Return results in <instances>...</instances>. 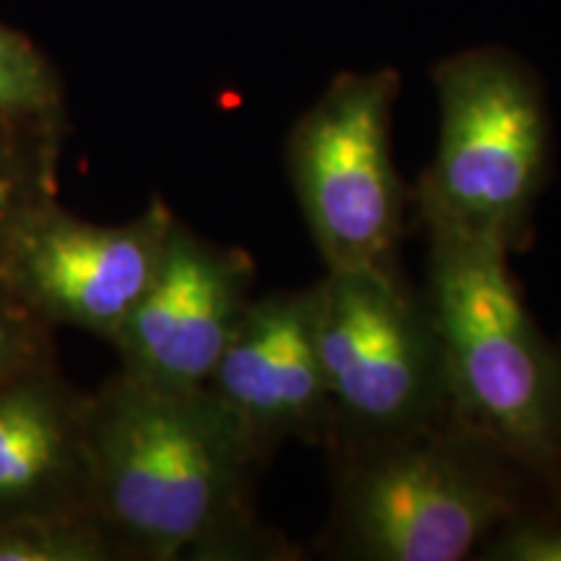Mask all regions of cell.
<instances>
[{"instance_id":"cell-1","label":"cell","mask_w":561,"mask_h":561,"mask_svg":"<svg viewBox=\"0 0 561 561\" xmlns=\"http://www.w3.org/2000/svg\"><path fill=\"white\" fill-rule=\"evenodd\" d=\"M91 510L123 559L219 557L248 538L261 450L208 388L121 371L87 396Z\"/></svg>"},{"instance_id":"cell-2","label":"cell","mask_w":561,"mask_h":561,"mask_svg":"<svg viewBox=\"0 0 561 561\" xmlns=\"http://www.w3.org/2000/svg\"><path fill=\"white\" fill-rule=\"evenodd\" d=\"M430 307L458 432L523 466L561 447V362L512 280L510 252L430 231Z\"/></svg>"},{"instance_id":"cell-3","label":"cell","mask_w":561,"mask_h":561,"mask_svg":"<svg viewBox=\"0 0 561 561\" xmlns=\"http://www.w3.org/2000/svg\"><path fill=\"white\" fill-rule=\"evenodd\" d=\"M432 81L439 144L416 193L426 227L520 250L549 164L541 83L504 47L455 53Z\"/></svg>"},{"instance_id":"cell-4","label":"cell","mask_w":561,"mask_h":561,"mask_svg":"<svg viewBox=\"0 0 561 561\" xmlns=\"http://www.w3.org/2000/svg\"><path fill=\"white\" fill-rule=\"evenodd\" d=\"M491 450L439 426L371 442L343 479L341 549L367 561H460L512 517Z\"/></svg>"},{"instance_id":"cell-5","label":"cell","mask_w":561,"mask_h":561,"mask_svg":"<svg viewBox=\"0 0 561 561\" xmlns=\"http://www.w3.org/2000/svg\"><path fill=\"white\" fill-rule=\"evenodd\" d=\"M314 341L333 421L367 442L439 426L445 369L426 301L396 268L328 271L312 286Z\"/></svg>"},{"instance_id":"cell-6","label":"cell","mask_w":561,"mask_h":561,"mask_svg":"<svg viewBox=\"0 0 561 561\" xmlns=\"http://www.w3.org/2000/svg\"><path fill=\"white\" fill-rule=\"evenodd\" d=\"M398 94V70H348L286 138V170L328 271L396 268L405 201L390 149Z\"/></svg>"},{"instance_id":"cell-7","label":"cell","mask_w":561,"mask_h":561,"mask_svg":"<svg viewBox=\"0 0 561 561\" xmlns=\"http://www.w3.org/2000/svg\"><path fill=\"white\" fill-rule=\"evenodd\" d=\"M174 221L164 201L115 227L47 203L11 244L3 291L50 328L70 325L112 343L157 276Z\"/></svg>"},{"instance_id":"cell-8","label":"cell","mask_w":561,"mask_h":561,"mask_svg":"<svg viewBox=\"0 0 561 561\" xmlns=\"http://www.w3.org/2000/svg\"><path fill=\"white\" fill-rule=\"evenodd\" d=\"M255 263L174 221L157 276L112 339L125 375L164 388H206L250 305Z\"/></svg>"},{"instance_id":"cell-9","label":"cell","mask_w":561,"mask_h":561,"mask_svg":"<svg viewBox=\"0 0 561 561\" xmlns=\"http://www.w3.org/2000/svg\"><path fill=\"white\" fill-rule=\"evenodd\" d=\"M206 388L257 450L318 439L333 424L314 341L312 286L250 299Z\"/></svg>"},{"instance_id":"cell-10","label":"cell","mask_w":561,"mask_h":561,"mask_svg":"<svg viewBox=\"0 0 561 561\" xmlns=\"http://www.w3.org/2000/svg\"><path fill=\"white\" fill-rule=\"evenodd\" d=\"M91 510L87 396L53 362L0 385V525Z\"/></svg>"},{"instance_id":"cell-11","label":"cell","mask_w":561,"mask_h":561,"mask_svg":"<svg viewBox=\"0 0 561 561\" xmlns=\"http://www.w3.org/2000/svg\"><path fill=\"white\" fill-rule=\"evenodd\" d=\"M60 149L62 123L0 125V291L19 229L58 201Z\"/></svg>"},{"instance_id":"cell-12","label":"cell","mask_w":561,"mask_h":561,"mask_svg":"<svg viewBox=\"0 0 561 561\" xmlns=\"http://www.w3.org/2000/svg\"><path fill=\"white\" fill-rule=\"evenodd\" d=\"M121 546L96 515L37 517L0 525V561H112Z\"/></svg>"},{"instance_id":"cell-13","label":"cell","mask_w":561,"mask_h":561,"mask_svg":"<svg viewBox=\"0 0 561 561\" xmlns=\"http://www.w3.org/2000/svg\"><path fill=\"white\" fill-rule=\"evenodd\" d=\"M62 123L55 70L24 34L0 24V125Z\"/></svg>"},{"instance_id":"cell-14","label":"cell","mask_w":561,"mask_h":561,"mask_svg":"<svg viewBox=\"0 0 561 561\" xmlns=\"http://www.w3.org/2000/svg\"><path fill=\"white\" fill-rule=\"evenodd\" d=\"M53 362L50 325L0 291V385Z\"/></svg>"},{"instance_id":"cell-15","label":"cell","mask_w":561,"mask_h":561,"mask_svg":"<svg viewBox=\"0 0 561 561\" xmlns=\"http://www.w3.org/2000/svg\"><path fill=\"white\" fill-rule=\"evenodd\" d=\"M479 551L486 561H561V523L507 517Z\"/></svg>"}]
</instances>
